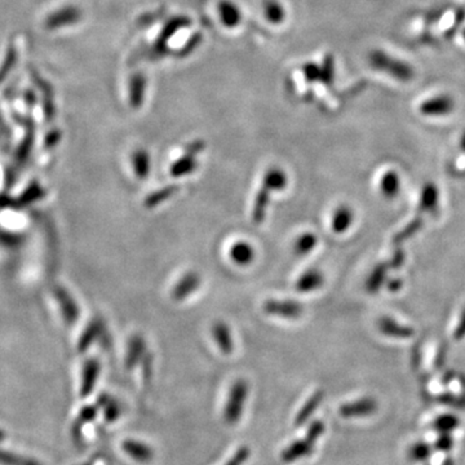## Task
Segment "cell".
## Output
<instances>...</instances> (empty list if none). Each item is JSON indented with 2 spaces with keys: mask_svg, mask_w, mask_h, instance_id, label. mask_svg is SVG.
<instances>
[{
  "mask_svg": "<svg viewBox=\"0 0 465 465\" xmlns=\"http://www.w3.org/2000/svg\"><path fill=\"white\" fill-rule=\"evenodd\" d=\"M437 201H438V194H437L436 186L427 185L422 189V206L424 211H432L436 208Z\"/></svg>",
  "mask_w": 465,
  "mask_h": 465,
  "instance_id": "cell-28",
  "label": "cell"
},
{
  "mask_svg": "<svg viewBox=\"0 0 465 465\" xmlns=\"http://www.w3.org/2000/svg\"><path fill=\"white\" fill-rule=\"evenodd\" d=\"M455 109V101L450 94H437L422 101L419 105L420 114L425 116H446Z\"/></svg>",
  "mask_w": 465,
  "mask_h": 465,
  "instance_id": "cell-3",
  "label": "cell"
},
{
  "mask_svg": "<svg viewBox=\"0 0 465 465\" xmlns=\"http://www.w3.org/2000/svg\"><path fill=\"white\" fill-rule=\"evenodd\" d=\"M4 437H6L4 436V432H1V430H0V441H1V439H4Z\"/></svg>",
  "mask_w": 465,
  "mask_h": 465,
  "instance_id": "cell-38",
  "label": "cell"
},
{
  "mask_svg": "<svg viewBox=\"0 0 465 465\" xmlns=\"http://www.w3.org/2000/svg\"><path fill=\"white\" fill-rule=\"evenodd\" d=\"M122 449L129 458L138 463H149L154 458V452L146 444L135 439H127L122 444Z\"/></svg>",
  "mask_w": 465,
  "mask_h": 465,
  "instance_id": "cell-9",
  "label": "cell"
},
{
  "mask_svg": "<svg viewBox=\"0 0 465 465\" xmlns=\"http://www.w3.org/2000/svg\"><path fill=\"white\" fill-rule=\"evenodd\" d=\"M270 194L266 187H261L256 194V198L253 202V209H252V220L255 224H261L264 221L266 216V209L270 203Z\"/></svg>",
  "mask_w": 465,
  "mask_h": 465,
  "instance_id": "cell-15",
  "label": "cell"
},
{
  "mask_svg": "<svg viewBox=\"0 0 465 465\" xmlns=\"http://www.w3.org/2000/svg\"><path fill=\"white\" fill-rule=\"evenodd\" d=\"M247 395H248L247 381L244 379L236 380L230 388L229 398L224 408V419L229 425H234L241 420Z\"/></svg>",
  "mask_w": 465,
  "mask_h": 465,
  "instance_id": "cell-2",
  "label": "cell"
},
{
  "mask_svg": "<svg viewBox=\"0 0 465 465\" xmlns=\"http://www.w3.org/2000/svg\"><path fill=\"white\" fill-rule=\"evenodd\" d=\"M465 337V310L463 315H461V319H460V323H459L458 327L455 329L454 332V339L455 340H461L463 337Z\"/></svg>",
  "mask_w": 465,
  "mask_h": 465,
  "instance_id": "cell-37",
  "label": "cell"
},
{
  "mask_svg": "<svg viewBox=\"0 0 465 465\" xmlns=\"http://www.w3.org/2000/svg\"><path fill=\"white\" fill-rule=\"evenodd\" d=\"M379 329L383 334L394 337H411L414 331L405 326H400L398 323L393 322L392 319L381 318L379 322Z\"/></svg>",
  "mask_w": 465,
  "mask_h": 465,
  "instance_id": "cell-21",
  "label": "cell"
},
{
  "mask_svg": "<svg viewBox=\"0 0 465 465\" xmlns=\"http://www.w3.org/2000/svg\"><path fill=\"white\" fill-rule=\"evenodd\" d=\"M323 398H324V392L323 390H318L315 392L308 401L305 402V405L300 408V411L297 412V415L295 417V425L296 427H301L305 422H308L312 415L314 414L315 410L319 407V405L322 403Z\"/></svg>",
  "mask_w": 465,
  "mask_h": 465,
  "instance_id": "cell-13",
  "label": "cell"
},
{
  "mask_svg": "<svg viewBox=\"0 0 465 465\" xmlns=\"http://www.w3.org/2000/svg\"><path fill=\"white\" fill-rule=\"evenodd\" d=\"M99 375H100L99 361L96 358L88 359L83 367V378H82V388H80L82 397H88L92 393L99 379Z\"/></svg>",
  "mask_w": 465,
  "mask_h": 465,
  "instance_id": "cell-8",
  "label": "cell"
},
{
  "mask_svg": "<svg viewBox=\"0 0 465 465\" xmlns=\"http://www.w3.org/2000/svg\"><path fill=\"white\" fill-rule=\"evenodd\" d=\"M461 35H463V39H464V42H465V29L463 30V33H461Z\"/></svg>",
  "mask_w": 465,
  "mask_h": 465,
  "instance_id": "cell-39",
  "label": "cell"
},
{
  "mask_svg": "<svg viewBox=\"0 0 465 465\" xmlns=\"http://www.w3.org/2000/svg\"><path fill=\"white\" fill-rule=\"evenodd\" d=\"M263 309L266 314L282 318H297L302 313V307L294 301L268 300Z\"/></svg>",
  "mask_w": 465,
  "mask_h": 465,
  "instance_id": "cell-5",
  "label": "cell"
},
{
  "mask_svg": "<svg viewBox=\"0 0 465 465\" xmlns=\"http://www.w3.org/2000/svg\"><path fill=\"white\" fill-rule=\"evenodd\" d=\"M197 160H195V155H190V154H184V157L180 158L179 160L173 162L170 168V173L172 177L177 179V177H182L189 173L197 170Z\"/></svg>",
  "mask_w": 465,
  "mask_h": 465,
  "instance_id": "cell-17",
  "label": "cell"
},
{
  "mask_svg": "<svg viewBox=\"0 0 465 465\" xmlns=\"http://www.w3.org/2000/svg\"><path fill=\"white\" fill-rule=\"evenodd\" d=\"M146 354V344L143 341V337L140 335L129 339L128 348H127V356H126V366L131 370L135 366L138 365Z\"/></svg>",
  "mask_w": 465,
  "mask_h": 465,
  "instance_id": "cell-11",
  "label": "cell"
},
{
  "mask_svg": "<svg viewBox=\"0 0 465 465\" xmlns=\"http://www.w3.org/2000/svg\"><path fill=\"white\" fill-rule=\"evenodd\" d=\"M104 327H105V324L100 319L92 321L91 324L87 327L86 332L83 334L82 339H80L79 349L82 351H86L91 344L94 343L101 337Z\"/></svg>",
  "mask_w": 465,
  "mask_h": 465,
  "instance_id": "cell-20",
  "label": "cell"
},
{
  "mask_svg": "<svg viewBox=\"0 0 465 465\" xmlns=\"http://www.w3.org/2000/svg\"><path fill=\"white\" fill-rule=\"evenodd\" d=\"M323 285V275L318 270H309L304 273L296 282V291L312 292Z\"/></svg>",
  "mask_w": 465,
  "mask_h": 465,
  "instance_id": "cell-16",
  "label": "cell"
},
{
  "mask_svg": "<svg viewBox=\"0 0 465 465\" xmlns=\"http://www.w3.org/2000/svg\"><path fill=\"white\" fill-rule=\"evenodd\" d=\"M0 464L1 465H42L34 459L17 455L15 452L0 450Z\"/></svg>",
  "mask_w": 465,
  "mask_h": 465,
  "instance_id": "cell-25",
  "label": "cell"
},
{
  "mask_svg": "<svg viewBox=\"0 0 465 465\" xmlns=\"http://www.w3.org/2000/svg\"><path fill=\"white\" fill-rule=\"evenodd\" d=\"M380 189H381V193L384 194L387 198H393L400 190L398 175L394 171L387 172L380 181Z\"/></svg>",
  "mask_w": 465,
  "mask_h": 465,
  "instance_id": "cell-23",
  "label": "cell"
},
{
  "mask_svg": "<svg viewBox=\"0 0 465 465\" xmlns=\"http://www.w3.org/2000/svg\"><path fill=\"white\" fill-rule=\"evenodd\" d=\"M432 455V447L425 442L414 444L408 450V456L414 461H425Z\"/></svg>",
  "mask_w": 465,
  "mask_h": 465,
  "instance_id": "cell-27",
  "label": "cell"
},
{
  "mask_svg": "<svg viewBox=\"0 0 465 465\" xmlns=\"http://www.w3.org/2000/svg\"><path fill=\"white\" fill-rule=\"evenodd\" d=\"M367 60L372 69L400 82H410L415 75L414 67L411 65L401 58L389 55L385 50H371Z\"/></svg>",
  "mask_w": 465,
  "mask_h": 465,
  "instance_id": "cell-1",
  "label": "cell"
},
{
  "mask_svg": "<svg viewBox=\"0 0 465 465\" xmlns=\"http://www.w3.org/2000/svg\"><path fill=\"white\" fill-rule=\"evenodd\" d=\"M459 425V419L455 415L438 416L436 422L433 424L434 430L439 432L441 434H450L451 432L456 430Z\"/></svg>",
  "mask_w": 465,
  "mask_h": 465,
  "instance_id": "cell-26",
  "label": "cell"
},
{
  "mask_svg": "<svg viewBox=\"0 0 465 465\" xmlns=\"http://www.w3.org/2000/svg\"><path fill=\"white\" fill-rule=\"evenodd\" d=\"M229 256L234 264L239 265V266H247L253 263L256 252L250 244L241 241V242H236L230 247Z\"/></svg>",
  "mask_w": 465,
  "mask_h": 465,
  "instance_id": "cell-10",
  "label": "cell"
},
{
  "mask_svg": "<svg viewBox=\"0 0 465 465\" xmlns=\"http://www.w3.org/2000/svg\"><path fill=\"white\" fill-rule=\"evenodd\" d=\"M317 244H318V239H317L315 234H313V233H304L295 242V253L297 256L308 255L309 252L314 250Z\"/></svg>",
  "mask_w": 465,
  "mask_h": 465,
  "instance_id": "cell-24",
  "label": "cell"
},
{
  "mask_svg": "<svg viewBox=\"0 0 465 465\" xmlns=\"http://www.w3.org/2000/svg\"><path fill=\"white\" fill-rule=\"evenodd\" d=\"M436 447L438 450L449 451L452 447V438L449 434H441L437 439Z\"/></svg>",
  "mask_w": 465,
  "mask_h": 465,
  "instance_id": "cell-35",
  "label": "cell"
},
{
  "mask_svg": "<svg viewBox=\"0 0 465 465\" xmlns=\"http://www.w3.org/2000/svg\"><path fill=\"white\" fill-rule=\"evenodd\" d=\"M324 430H326L324 422L322 420H315L309 425L308 430H307V438L315 444L322 437Z\"/></svg>",
  "mask_w": 465,
  "mask_h": 465,
  "instance_id": "cell-31",
  "label": "cell"
},
{
  "mask_svg": "<svg viewBox=\"0 0 465 465\" xmlns=\"http://www.w3.org/2000/svg\"><path fill=\"white\" fill-rule=\"evenodd\" d=\"M251 450L246 446H242L241 449L236 451L233 458L225 465H244L248 459H250Z\"/></svg>",
  "mask_w": 465,
  "mask_h": 465,
  "instance_id": "cell-32",
  "label": "cell"
},
{
  "mask_svg": "<svg viewBox=\"0 0 465 465\" xmlns=\"http://www.w3.org/2000/svg\"><path fill=\"white\" fill-rule=\"evenodd\" d=\"M102 408H104L105 419L109 422H115L122 414V407H121L119 402L114 400V398H110V401Z\"/></svg>",
  "mask_w": 465,
  "mask_h": 465,
  "instance_id": "cell-30",
  "label": "cell"
},
{
  "mask_svg": "<svg viewBox=\"0 0 465 465\" xmlns=\"http://www.w3.org/2000/svg\"><path fill=\"white\" fill-rule=\"evenodd\" d=\"M422 226V221L420 220H417V221L412 222L411 225H408L407 229L405 230V231H402L401 234H398L397 236V241H402L403 238H406V236H410V234H412V233H415L416 230L419 229Z\"/></svg>",
  "mask_w": 465,
  "mask_h": 465,
  "instance_id": "cell-36",
  "label": "cell"
},
{
  "mask_svg": "<svg viewBox=\"0 0 465 465\" xmlns=\"http://www.w3.org/2000/svg\"><path fill=\"white\" fill-rule=\"evenodd\" d=\"M97 411H99V406H97V405H96V406H87V407L83 408V410L80 411V415H79L78 422H77V430H75L77 434L80 433V428H82L86 422H92V420L96 419Z\"/></svg>",
  "mask_w": 465,
  "mask_h": 465,
  "instance_id": "cell-29",
  "label": "cell"
},
{
  "mask_svg": "<svg viewBox=\"0 0 465 465\" xmlns=\"http://www.w3.org/2000/svg\"><path fill=\"white\" fill-rule=\"evenodd\" d=\"M379 405L375 398L363 397L357 401L346 402L339 408L340 416L344 419H359L371 416L378 411Z\"/></svg>",
  "mask_w": 465,
  "mask_h": 465,
  "instance_id": "cell-4",
  "label": "cell"
},
{
  "mask_svg": "<svg viewBox=\"0 0 465 465\" xmlns=\"http://www.w3.org/2000/svg\"><path fill=\"white\" fill-rule=\"evenodd\" d=\"M141 365H143V379L149 381L151 378V372H153V357H151V354H148V353L145 354V357L141 361Z\"/></svg>",
  "mask_w": 465,
  "mask_h": 465,
  "instance_id": "cell-34",
  "label": "cell"
},
{
  "mask_svg": "<svg viewBox=\"0 0 465 465\" xmlns=\"http://www.w3.org/2000/svg\"><path fill=\"white\" fill-rule=\"evenodd\" d=\"M384 277H385V269L384 268H378V270L371 275V279L368 282V288L371 291H376L380 287L381 279H384Z\"/></svg>",
  "mask_w": 465,
  "mask_h": 465,
  "instance_id": "cell-33",
  "label": "cell"
},
{
  "mask_svg": "<svg viewBox=\"0 0 465 465\" xmlns=\"http://www.w3.org/2000/svg\"><path fill=\"white\" fill-rule=\"evenodd\" d=\"M287 176L283 170L273 167L270 170L265 172L264 177H263V186L266 187L269 192H282L283 189H286L287 186Z\"/></svg>",
  "mask_w": 465,
  "mask_h": 465,
  "instance_id": "cell-14",
  "label": "cell"
},
{
  "mask_svg": "<svg viewBox=\"0 0 465 465\" xmlns=\"http://www.w3.org/2000/svg\"><path fill=\"white\" fill-rule=\"evenodd\" d=\"M351 222H353V212L351 209L346 206L337 208V212L332 217V230L337 234L345 233L346 230L349 229Z\"/></svg>",
  "mask_w": 465,
  "mask_h": 465,
  "instance_id": "cell-19",
  "label": "cell"
},
{
  "mask_svg": "<svg viewBox=\"0 0 465 465\" xmlns=\"http://www.w3.org/2000/svg\"><path fill=\"white\" fill-rule=\"evenodd\" d=\"M212 337L224 354H226V356L231 354V351L234 349V344H233V337L230 334L228 324H225L224 322L215 323L212 326Z\"/></svg>",
  "mask_w": 465,
  "mask_h": 465,
  "instance_id": "cell-12",
  "label": "cell"
},
{
  "mask_svg": "<svg viewBox=\"0 0 465 465\" xmlns=\"http://www.w3.org/2000/svg\"><path fill=\"white\" fill-rule=\"evenodd\" d=\"M314 444L307 437L304 439L294 441L282 451L280 459L283 463H294L300 459L307 458L314 450Z\"/></svg>",
  "mask_w": 465,
  "mask_h": 465,
  "instance_id": "cell-6",
  "label": "cell"
},
{
  "mask_svg": "<svg viewBox=\"0 0 465 465\" xmlns=\"http://www.w3.org/2000/svg\"><path fill=\"white\" fill-rule=\"evenodd\" d=\"M132 167L137 179L146 180L151 172V158L146 151H137L132 155Z\"/></svg>",
  "mask_w": 465,
  "mask_h": 465,
  "instance_id": "cell-18",
  "label": "cell"
},
{
  "mask_svg": "<svg viewBox=\"0 0 465 465\" xmlns=\"http://www.w3.org/2000/svg\"><path fill=\"white\" fill-rule=\"evenodd\" d=\"M179 192V186L177 185H168L159 189L157 192L151 193L145 202L143 204L148 208H154L162 204L163 202L168 201L171 198L172 195L175 193Z\"/></svg>",
  "mask_w": 465,
  "mask_h": 465,
  "instance_id": "cell-22",
  "label": "cell"
},
{
  "mask_svg": "<svg viewBox=\"0 0 465 465\" xmlns=\"http://www.w3.org/2000/svg\"><path fill=\"white\" fill-rule=\"evenodd\" d=\"M201 277L197 273H187L180 279L177 285L172 290V299L175 301H182L187 296L194 294L201 286Z\"/></svg>",
  "mask_w": 465,
  "mask_h": 465,
  "instance_id": "cell-7",
  "label": "cell"
}]
</instances>
